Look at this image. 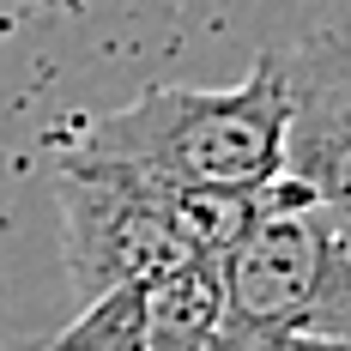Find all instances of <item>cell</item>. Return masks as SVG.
Wrapping results in <instances>:
<instances>
[{"mask_svg": "<svg viewBox=\"0 0 351 351\" xmlns=\"http://www.w3.org/2000/svg\"><path fill=\"white\" fill-rule=\"evenodd\" d=\"M285 73V182L351 248V36H303L279 49Z\"/></svg>", "mask_w": 351, "mask_h": 351, "instance_id": "277c9868", "label": "cell"}, {"mask_svg": "<svg viewBox=\"0 0 351 351\" xmlns=\"http://www.w3.org/2000/svg\"><path fill=\"white\" fill-rule=\"evenodd\" d=\"M152 285H121L91 303H79V315L55 333L49 351H145L152 346Z\"/></svg>", "mask_w": 351, "mask_h": 351, "instance_id": "5b68a950", "label": "cell"}, {"mask_svg": "<svg viewBox=\"0 0 351 351\" xmlns=\"http://www.w3.org/2000/svg\"><path fill=\"white\" fill-rule=\"evenodd\" d=\"M61 158L152 176L188 194H267L285 182V73L267 49L237 85H152L73 128Z\"/></svg>", "mask_w": 351, "mask_h": 351, "instance_id": "6da1fadb", "label": "cell"}, {"mask_svg": "<svg viewBox=\"0 0 351 351\" xmlns=\"http://www.w3.org/2000/svg\"><path fill=\"white\" fill-rule=\"evenodd\" d=\"M279 351H351V346H327V339H291V346H279Z\"/></svg>", "mask_w": 351, "mask_h": 351, "instance_id": "8992f818", "label": "cell"}, {"mask_svg": "<svg viewBox=\"0 0 351 351\" xmlns=\"http://www.w3.org/2000/svg\"><path fill=\"white\" fill-rule=\"evenodd\" d=\"M61 194V248L73 297L91 303L121 285H158L182 267L224 261L248 224L254 194H188L152 176L55 158Z\"/></svg>", "mask_w": 351, "mask_h": 351, "instance_id": "7a4b0ae2", "label": "cell"}, {"mask_svg": "<svg viewBox=\"0 0 351 351\" xmlns=\"http://www.w3.org/2000/svg\"><path fill=\"white\" fill-rule=\"evenodd\" d=\"M218 333L243 351L291 339L351 346V248L291 182L254 194L248 224L218 261Z\"/></svg>", "mask_w": 351, "mask_h": 351, "instance_id": "3957f363", "label": "cell"}]
</instances>
